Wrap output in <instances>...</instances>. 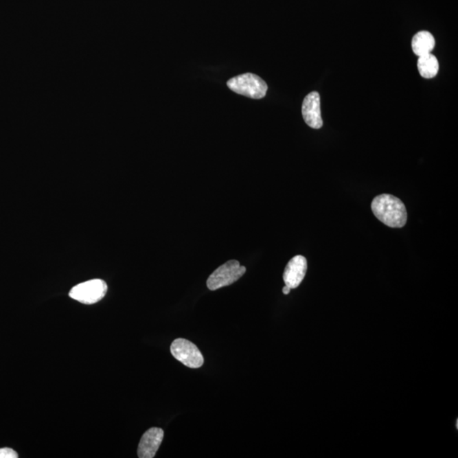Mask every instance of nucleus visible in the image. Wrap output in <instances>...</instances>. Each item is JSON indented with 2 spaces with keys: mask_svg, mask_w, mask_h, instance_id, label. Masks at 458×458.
Returning <instances> with one entry per match:
<instances>
[{
  "mask_svg": "<svg viewBox=\"0 0 458 458\" xmlns=\"http://www.w3.org/2000/svg\"><path fill=\"white\" fill-rule=\"evenodd\" d=\"M371 208L374 216L391 228H402L406 225L407 209L398 197L387 194H380L374 198Z\"/></svg>",
  "mask_w": 458,
  "mask_h": 458,
  "instance_id": "f257e3e1",
  "label": "nucleus"
},
{
  "mask_svg": "<svg viewBox=\"0 0 458 458\" xmlns=\"http://www.w3.org/2000/svg\"><path fill=\"white\" fill-rule=\"evenodd\" d=\"M229 89L238 95L248 98L260 100L264 98L268 92V84L262 78L253 73H245L231 78L227 82Z\"/></svg>",
  "mask_w": 458,
  "mask_h": 458,
  "instance_id": "f03ea898",
  "label": "nucleus"
},
{
  "mask_svg": "<svg viewBox=\"0 0 458 458\" xmlns=\"http://www.w3.org/2000/svg\"><path fill=\"white\" fill-rule=\"evenodd\" d=\"M247 272V268L241 266L236 260H231L220 266L209 276L207 286L209 290L214 291L219 288L229 286L236 283Z\"/></svg>",
  "mask_w": 458,
  "mask_h": 458,
  "instance_id": "7ed1b4c3",
  "label": "nucleus"
},
{
  "mask_svg": "<svg viewBox=\"0 0 458 458\" xmlns=\"http://www.w3.org/2000/svg\"><path fill=\"white\" fill-rule=\"evenodd\" d=\"M171 353L173 358L190 369H199L203 366L204 358L199 348L185 339H176L171 345Z\"/></svg>",
  "mask_w": 458,
  "mask_h": 458,
  "instance_id": "20e7f679",
  "label": "nucleus"
},
{
  "mask_svg": "<svg viewBox=\"0 0 458 458\" xmlns=\"http://www.w3.org/2000/svg\"><path fill=\"white\" fill-rule=\"evenodd\" d=\"M106 292L107 284L104 280L93 279L72 288L69 297L82 304L92 305L102 300Z\"/></svg>",
  "mask_w": 458,
  "mask_h": 458,
  "instance_id": "39448f33",
  "label": "nucleus"
},
{
  "mask_svg": "<svg viewBox=\"0 0 458 458\" xmlns=\"http://www.w3.org/2000/svg\"><path fill=\"white\" fill-rule=\"evenodd\" d=\"M303 119L310 128L319 129L323 122L321 115L320 95L314 91L306 96L302 104Z\"/></svg>",
  "mask_w": 458,
  "mask_h": 458,
  "instance_id": "423d86ee",
  "label": "nucleus"
},
{
  "mask_svg": "<svg viewBox=\"0 0 458 458\" xmlns=\"http://www.w3.org/2000/svg\"><path fill=\"white\" fill-rule=\"evenodd\" d=\"M308 270V262L303 255H295L288 262L284 273V281L286 286L297 288L300 286Z\"/></svg>",
  "mask_w": 458,
  "mask_h": 458,
  "instance_id": "0eeeda50",
  "label": "nucleus"
},
{
  "mask_svg": "<svg viewBox=\"0 0 458 458\" xmlns=\"http://www.w3.org/2000/svg\"><path fill=\"white\" fill-rule=\"evenodd\" d=\"M164 431L160 428H151L148 430L140 439L138 457L139 458H153L160 448L163 441Z\"/></svg>",
  "mask_w": 458,
  "mask_h": 458,
  "instance_id": "6e6552de",
  "label": "nucleus"
},
{
  "mask_svg": "<svg viewBox=\"0 0 458 458\" xmlns=\"http://www.w3.org/2000/svg\"><path fill=\"white\" fill-rule=\"evenodd\" d=\"M435 47L434 36L427 31L418 32L414 35L412 41V48L414 54L422 56L431 54Z\"/></svg>",
  "mask_w": 458,
  "mask_h": 458,
  "instance_id": "1a4fd4ad",
  "label": "nucleus"
},
{
  "mask_svg": "<svg viewBox=\"0 0 458 458\" xmlns=\"http://www.w3.org/2000/svg\"><path fill=\"white\" fill-rule=\"evenodd\" d=\"M417 68L420 74L424 78H434L439 71L437 58L432 54L420 56L417 60Z\"/></svg>",
  "mask_w": 458,
  "mask_h": 458,
  "instance_id": "9d476101",
  "label": "nucleus"
},
{
  "mask_svg": "<svg viewBox=\"0 0 458 458\" xmlns=\"http://www.w3.org/2000/svg\"><path fill=\"white\" fill-rule=\"evenodd\" d=\"M18 454L12 448L0 449V458H17Z\"/></svg>",
  "mask_w": 458,
  "mask_h": 458,
  "instance_id": "9b49d317",
  "label": "nucleus"
},
{
  "mask_svg": "<svg viewBox=\"0 0 458 458\" xmlns=\"http://www.w3.org/2000/svg\"><path fill=\"white\" fill-rule=\"evenodd\" d=\"M290 290H291V288L290 287L286 286L283 288V293L284 295L290 294Z\"/></svg>",
  "mask_w": 458,
  "mask_h": 458,
  "instance_id": "f8f14e48",
  "label": "nucleus"
}]
</instances>
